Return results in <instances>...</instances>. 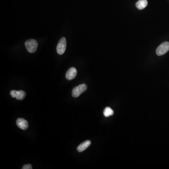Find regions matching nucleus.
Returning <instances> with one entry per match:
<instances>
[{"label":"nucleus","mask_w":169,"mask_h":169,"mask_svg":"<svg viewBox=\"0 0 169 169\" xmlns=\"http://www.w3.org/2000/svg\"><path fill=\"white\" fill-rule=\"evenodd\" d=\"M147 0H139L136 3V6L139 10H143L148 5Z\"/></svg>","instance_id":"obj_9"},{"label":"nucleus","mask_w":169,"mask_h":169,"mask_svg":"<svg viewBox=\"0 0 169 169\" xmlns=\"http://www.w3.org/2000/svg\"><path fill=\"white\" fill-rule=\"evenodd\" d=\"M11 95L13 98H16L18 100H22L26 96V92L23 90H12L10 93Z\"/></svg>","instance_id":"obj_5"},{"label":"nucleus","mask_w":169,"mask_h":169,"mask_svg":"<svg viewBox=\"0 0 169 169\" xmlns=\"http://www.w3.org/2000/svg\"><path fill=\"white\" fill-rule=\"evenodd\" d=\"M91 142L90 140H87L84 141L83 143H81L77 148V150L79 152H83L84 150H85L87 148H89L90 146Z\"/></svg>","instance_id":"obj_8"},{"label":"nucleus","mask_w":169,"mask_h":169,"mask_svg":"<svg viewBox=\"0 0 169 169\" xmlns=\"http://www.w3.org/2000/svg\"><path fill=\"white\" fill-rule=\"evenodd\" d=\"M169 50V42L165 41L160 45L156 50V55L161 56L166 54Z\"/></svg>","instance_id":"obj_3"},{"label":"nucleus","mask_w":169,"mask_h":169,"mask_svg":"<svg viewBox=\"0 0 169 169\" xmlns=\"http://www.w3.org/2000/svg\"><path fill=\"white\" fill-rule=\"evenodd\" d=\"M113 114L114 111L110 107H106L104 110V114L106 117H109L110 116H112Z\"/></svg>","instance_id":"obj_10"},{"label":"nucleus","mask_w":169,"mask_h":169,"mask_svg":"<svg viewBox=\"0 0 169 169\" xmlns=\"http://www.w3.org/2000/svg\"><path fill=\"white\" fill-rule=\"evenodd\" d=\"M87 89V86L85 84H81L78 86L74 87L72 89V95L73 97L76 98L80 95Z\"/></svg>","instance_id":"obj_2"},{"label":"nucleus","mask_w":169,"mask_h":169,"mask_svg":"<svg viewBox=\"0 0 169 169\" xmlns=\"http://www.w3.org/2000/svg\"><path fill=\"white\" fill-rule=\"evenodd\" d=\"M77 74V71L74 67H71L68 70L66 73V78L69 80H73L75 78Z\"/></svg>","instance_id":"obj_6"},{"label":"nucleus","mask_w":169,"mask_h":169,"mask_svg":"<svg viewBox=\"0 0 169 169\" xmlns=\"http://www.w3.org/2000/svg\"><path fill=\"white\" fill-rule=\"evenodd\" d=\"M17 125L19 128L21 129H27L28 127V123L27 121L22 118H19L17 120Z\"/></svg>","instance_id":"obj_7"},{"label":"nucleus","mask_w":169,"mask_h":169,"mask_svg":"<svg viewBox=\"0 0 169 169\" xmlns=\"http://www.w3.org/2000/svg\"><path fill=\"white\" fill-rule=\"evenodd\" d=\"M32 169V166L30 164H28L25 165L22 167V169Z\"/></svg>","instance_id":"obj_11"},{"label":"nucleus","mask_w":169,"mask_h":169,"mask_svg":"<svg viewBox=\"0 0 169 169\" xmlns=\"http://www.w3.org/2000/svg\"><path fill=\"white\" fill-rule=\"evenodd\" d=\"M25 46L28 52L34 53L36 51L38 47V42L34 39L28 40L25 42Z\"/></svg>","instance_id":"obj_1"},{"label":"nucleus","mask_w":169,"mask_h":169,"mask_svg":"<svg viewBox=\"0 0 169 169\" xmlns=\"http://www.w3.org/2000/svg\"><path fill=\"white\" fill-rule=\"evenodd\" d=\"M66 49V40L65 37H62L60 40L56 47L57 53L62 55L65 51Z\"/></svg>","instance_id":"obj_4"}]
</instances>
